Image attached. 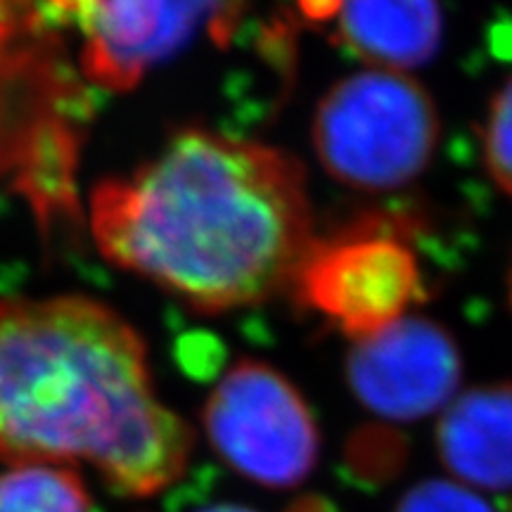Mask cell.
I'll use <instances>...</instances> for the list:
<instances>
[{
  "label": "cell",
  "mask_w": 512,
  "mask_h": 512,
  "mask_svg": "<svg viewBox=\"0 0 512 512\" xmlns=\"http://www.w3.org/2000/svg\"><path fill=\"white\" fill-rule=\"evenodd\" d=\"M100 252L200 311L264 302L313 247L302 166L273 147L178 133L131 178L91 200Z\"/></svg>",
  "instance_id": "1"
},
{
  "label": "cell",
  "mask_w": 512,
  "mask_h": 512,
  "mask_svg": "<svg viewBox=\"0 0 512 512\" xmlns=\"http://www.w3.org/2000/svg\"><path fill=\"white\" fill-rule=\"evenodd\" d=\"M145 344L86 297L0 302V460L98 467L150 496L185 472L192 430L157 399Z\"/></svg>",
  "instance_id": "2"
},
{
  "label": "cell",
  "mask_w": 512,
  "mask_h": 512,
  "mask_svg": "<svg viewBox=\"0 0 512 512\" xmlns=\"http://www.w3.org/2000/svg\"><path fill=\"white\" fill-rule=\"evenodd\" d=\"M439 117L430 93L399 72L368 69L335 83L313 119V147L339 183L396 190L432 162Z\"/></svg>",
  "instance_id": "3"
},
{
  "label": "cell",
  "mask_w": 512,
  "mask_h": 512,
  "mask_svg": "<svg viewBox=\"0 0 512 512\" xmlns=\"http://www.w3.org/2000/svg\"><path fill=\"white\" fill-rule=\"evenodd\" d=\"M204 427L216 453L259 484L287 489L316 467V420L294 384L266 363L228 370L209 394Z\"/></svg>",
  "instance_id": "4"
},
{
  "label": "cell",
  "mask_w": 512,
  "mask_h": 512,
  "mask_svg": "<svg viewBox=\"0 0 512 512\" xmlns=\"http://www.w3.org/2000/svg\"><path fill=\"white\" fill-rule=\"evenodd\" d=\"M249 0H50L79 27L81 67L110 91H128L202 31L228 36Z\"/></svg>",
  "instance_id": "5"
},
{
  "label": "cell",
  "mask_w": 512,
  "mask_h": 512,
  "mask_svg": "<svg viewBox=\"0 0 512 512\" xmlns=\"http://www.w3.org/2000/svg\"><path fill=\"white\" fill-rule=\"evenodd\" d=\"M294 285L306 306L356 339L406 318L422 292L413 249L380 228L313 245Z\"/></svg>",
  "instance_id": "6"
},
{
  "label": "cell",
  "mask_w": 512,
  "mask_h": 512,
  "mask_svg": "<svg viewBox=\"0 0 512 512\" xmlns=\"http://www.w3.org/2000/svg\"><path fill=\"white\" fill-rule=\"evenodd\" d=\"M463 361L453 337L425 318H401L356 339L347 380L356 399L380 418L411 422L446 411Z\"/></svg>",
  "instance_id": "7"
},
{
  "label": "cell",
  "mask_w": 512,
  "mask_h": 512,
  "mask_svg": "<svg viewBox=\"0 0 512 512\" xmlns=\"http://www.w3.org/2000/svg\"><path fill=\"white\" fill-rule=\"evenodd\" d=\"M441 463L512 512V384H486L448 403L437 427Z\"/></svg>",
  "instance_id": "8"
},
{
  "label": "cell",
  "mask_w": 512,
  "mask_h": 512,
  "mask_svg": "<svg viewBox=\"0 0 512 512\" xmlns=\"http://www.w3.org/2000/svg\"><path fill=\"white\" fill-rule=\"evenodd\" d=\"M344 46L373 64L399 72L430 62L441 41L439 0H339Z\"/></svg>",
  "instance_id": "9"
},
{
  "label": "cell",
  "mask_w": 512,
  "mask_h": 512,
  "mask_svg": "<svg viewBox=\"0 0 512 512\" xmlns=\"http://www.w3.org/2000/svg\"><path fill=\"white\" fill-rule=\"evenodd\" d=\"M0 512H93V505L72 467L22 465L0 475Z\"/></svg>",
  "instance_id": "10"
},
{
  "label": "cell",
  "mask_w": 512,
  "mask_h": 512,
  "mask_svg": "<svg viewBox=\"0 0 512 512\" xmlns=\"http://www.w3.org/2000/svg\"><path fill=\"white\" fill-rule=\"evenodd\" d=\"M482 143L486 169L498 188L512 197V76L491 100Z\"/></svg>",
  "instance_id": "11"
},
{
  "label": "cell",
  "mask_w": 512,
  "mask_h": 512,
  "mask_svg": "<svg viewBox=\"0 0 512 512\" xmlns=\"http://www.w3.org/2000/svg\"><path fill=\"white\" fill-rule=\"evenodd\" d=\"M394 512H496L463 484L427 479L401 498Z\"/></svg>",
  "instance_id": "12"
},
{
  "label": "cell",
  "mask_w": 512,
  "mask_h": 512,
  "mask_svg": "<svg viewBox=\"0 0 512 512\" xmlns=\"http://www.w3.org/2000/svg\"><path fill=\"white\" fill-rule=\"evenodd\" d=\"M200 512H254L245 508V505H233V503H219V505H211V508H204Z\"/></svg>",
  "instance_id": "13"
}]
</instances>
